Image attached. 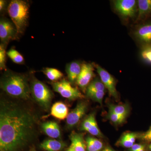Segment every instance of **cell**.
Listing matches in <instances>:
<instances>
[{
  "mask_svg": "<svg viewBox=\"0 0 151 151\" xmlns=\"http://www.w3.org/2000/svg\"><path fill=\"white\" fill-rule=\"evenodd\" d=\"M149 131H150V132H151V129L150 130H149Z\"/></svg>",
  "mask_w": 151,
  "mask_h": 151,
  "instance_id": "8d00e7d4",
  "label": "cell"
},
{
  "mask_svg": "<svg viewBox=\"0 0 151 151\" xmlns=\"http://www.w3.org/2000/svg\"><path fill=\"white\" fill-rule=\"evenodd\" d=\"M66 145L65 143L55 139L46 140L40 145L41 148L47 151H59L63 150Z\"/></svg>",
  "mask_w": 151,
  "mask_h": 151,
  "instance_id": "ac0fdd59",
  "label": "cell"
},
{
  "mask_svg": "<svg viewBox=\"0 0 151 151\" xmlns=\"http://www.w3.org/2000/svg\"><path fill=\"white\" fill-rule=\"evenodd\" d=\"M149 149L151 151V144L150 145V146H149Z\"/></svg>",
  "mask_w": 151,
  "mask_h": 151,
  "instance_id": "836d02e7",
  "label": "cell"
},
{
  "mask_svg": "<svg viewBox=\"0 0 151 151\" xmlns=\"http://www.w3.org/2000/svg\"><path fill=\"white\" fill-rule=\"evenodd\" d=\"M138 151H145V149L144 148L141 149L140 150Z\"/></svg>",
  "mask_w": 151,
  "mask_h": 151,
  "instance_id": "e575fe53",
  "label": "cell"
},
{
  "mask_svg": "<svg viewBox=\"0 0 151 151\" xmlns=\"http://www.w3.org/2000/svg\"><path fill=\"white\" fill-rule=\"evenodd\" d=\"M18 35L17 28L13 23L6 18L0 20V39L1 43L5 45L11 40L15 39Z\"/></svg>",
  "mask_w": 151,
  "mask_h": 151,
  "instance_id": "ba28073f",
  "label": "cell"
},
{
  "mask_svg": "<svg viewBox=\"0 0 151 151\" xmlns=\"http://www.w3.org/2000/svg\"><path fill=\"white\" fill-rule=\"evenodd\" d=\"M43 72L50 80L55 81L63 76V74L56 68H46L43 70Z\"/></svg>",
  "mask_w": 151,
  "mask_h": 151,
  "instance_id": "7402d4cb",
  "label": "cell"
},
{
  "mask_svg": "<svg viewBox=\"0 0 151 151\" xmlns=\"http://www.w3.org/2000/svg\"><path fill=\"white\" fill-rule=\"evenodd\" d=\"M100 151H115L114 150H112L111 148H105L103 150Z\"/></svg>",
  "mask_w": 151,
  "mask_h": 151,
  "instance_id": "1f68e13d",
  "label": "cell"
},
{
  "mask_svg": "<svg viewBox=\"0 0 151 151\" xmlns=\"http://www.w3.org/2000/svg\"><path fill=\"white\" fill-rule=\"evenodd\" d=\"M137 137V135L134 133L125 134L120 140V145L125 147L131 148L134 145Z\"/></svg>",
  "mask_w": 151,
  "mask_h": 151,
  "instance_id": "ffe728a7",
  "label": "cell"
},
{
  "mask_svg": "<svg viewBox=\"0 0 151 151\" xmlns=\"http://www.w3.org/2000/svg\"><path fill=\"white\" fill-rule=\"evenodd\" d=\"M1 88L14 98L29 100L30 86L26 76L12 71H6L1 79Z\"/></svg>",
  "mask_w": 151,
  "mask_h": 151,
  "instance_id": "7a4b0ae2",
  "label": "cell"
},
{
  "mask_svg": "<svg viewBox=\"0 0 151 151\" xmlns=\"http://www.w3.org/2000/svg\"><path fill=\"white\" fill-rule=\"evenodd\" d=\"M31 94L44 110H48L53 97L51 90L44 83L36 78L32 79L30 83Z\"/></svg>",
  "mask_w": 151,
  "mask_h": 151,
  "instance_id": "277c9868",
  "label": "cell"
},
{
  "mask_svg": "<svg viewBox=\"0 0 151 151\" xmlns=\"http://www.w3.org/2000/svg\"><path fill=\"white\" fill-rule=\"evenodd\" d=\"M143 139L151 141V132L149 131L142 136Z\"/></svg>",
  "mask_w": 151,
  "mask_h": 151,
  "instance_id": "f546056e",
  "label": "cell"
},
{
  "mask_svg": "<svg viewBox=\"0 0 151 151\" xmlns=\"http://www.w3.org/2000/svg\"><path fill=\"white\" fill-rule=\"evenodd\" d=\"M29 9V4L26 1L13 0L9 4L8 12L18 34L22 33L27 26Z\"/></svg>",
  "mask_w": 151,
  "mask_h": 151,
  "instance_id": "3957f363",
  "label": "cell"
},
{
  "mask_svg": "<svg viewBox=\"0 0 151 151\" xmlns=\"http://www.w3.org/2000/svg\"><path fill=\"white\" fill-rule=\"evenodd\" d=\"M71 141L70 147L74 151H86V146L85 145L82 134L74 132L70 135Z\"/></svg>",
  "mask_w": 151,
  "mask_h": 151,
  "instance_id": "e0dca14e",
  "label": "cell"
},
{
  "mask_svg": "<svg viewBox=\"0 0 151 151\" xmlns=\"http://www.w3.org/2000/svg\"><path fill=\"white\" fill-rule=\"evenodd\" d=\"M82 65V64L80 61L77 60L72 61L66 65L65 70L68 78L70 83L76 82L78 76L81 72Z\"/></svg>",
  "mask_w": 151,
  "mask_h": 151,
  "instance_id": "5bb4252c",
  "label": "cell"
},
{
  "mask_svg": "<svg viewBox=\"0 0 151 151\" xmlns=\"http://www.w3.org/2000/svg\"><path fill=\"white\" fill-rule=\"evenodd\" d=\"M94 65L97 69V73L100 76V80L104 84L105 88L108 90L109 94L114 98H118V92L116 88V81L113 76L100 65L97 64H94Z\"/></svg>",
  "mask_w": 151,
  "mask_h": 151,
  "instance_id": "9c48e42d",
  "label": "cell"
},
{
  "mask_svg": "<svg viewBox=\"0 0 151 151\" xmlns=\"http://www.w3.org/2000/svg\"><path fill=\"white\" fill-rule=\"evenodd\" d=\"M130 148V151H138L141 149L144 148V146L140 144H134Z\"/></svg>",
  "mask_w": 151,
  "mask_h": 151,
  "instance_id": "f1b7e54d",
  "label": "cell"
},
{
  "mask_svg": "<svg viewBox=\"0 0 151 151\" xmlns=\"http://www.w3.org/2000/svg\"><path fill=\"white\" fill-rule=\"evenodd\" d=\"M86 141L87 151H100L103 149V143L96 138L87 137Z\"/></svg>",
  "mask_w": 151,
  "mask_h": 151,
  "instance_id": "d6986e66",
  "label": "cell"
},
{
  "mask_svg": "<svg viewBox=\"0 0 151 151\" xmlns=\"http://www.w3.org/2000/svg\"><path fill=\"white\" fill-rule=\"evenodd\" d=\"M6 60L5 45L1 43L0 45V69L1 70L6 69Z\"/></svg>",
  "mask_w": 151,
  "mask_h": 151,
  "instance_id": "83f0119b",
  "label": "cell"
},
{
  "mask_svg": "<svg viewBox=\"0 0 151 151\" xmlns=\"http://www.w3.org/2000/svg\"><path fill=\"white\" fill-rule=\"evenodd\" d=\"M30 151H36L35 150H31Z\"/></svg>",
  "mask_w": 151,
  "mask_h": 151,
  "instance_id": "d590c367",
  "label": "cell"
},
{
  "mask_svg": "<svg viewBox=\"0 0 151 151\" xmlns=\"http://www.w3.org/2000/svg\"><path fill=\"white\" fill-rule=\"evenodd\" d=\"M140 55L145 62L151 64V45L141 47Z\"/></svg>",
  "mask_w": 151,
  "mask_h": 151,
  "instance_id": "d4e9b609",
  "label": "cell"
},
{
  "mask_svg": "<svg viewBox=\"0 0 151 151\" xmlns=\"http://www.w3.org/2000/svg\"><path fill=\"white\" fill-rule=\"evenodd\" d=\"M67 151H74L73 149H72V148L71 147H70L68 149Z\"/></svg>",
  "mask_w": 151,
  "mask_h": 151,
  "instance_id": "d6a6232c",
  "label": "cell"
},
{
  "mask_svg": "<svg viewBox=\"0 0 151 151\" xmlns=\"http://www.w3.org/2000/svg\"><path fill=\"white\" fill-rule=\"evenodd\" d=\"M108 116L109 119L111 120V122L116 124H122L124 122L126 118L124 116L116 114L110 110H109Z\"/></svg>",
  "mask_w": 151,
  "mask_h": 151,
  "instance_id": "4316f807",
  "label": "cell"
},
{
  "mask_svg": "<svg viewBox=\"0 0 151 151\" xmlns=\"http://www.w3.org/2000/svg\"><path fill=\"white\" fill-rule=\"evenodd\" d=\"M105 94V91H100L87 93H86V95L87 97L91 98L94 101L98 102L100 104H102Z\"/></svg>",
  "mask_w": 151,
  "mask_h": 151,
  "instance_id": "484cf974",
  "label": "cell"
},
{
  "mask_svg": "<svg viewBox=\"0 0 151 151\" xmlns=\"http://www.w3.org/2000/svg\"><path fill=\"white\" fill-rule=\"evenodd\" d=\"M131 35L141 48L151 45V18L135 24L131 29Z\"/></svg>",
  "mask_w": 151,
  "mask_h": 151,
  "instance_id": "8992f818",
  "label": "cell"
},
{
  "mask_svg": "<svg viewBox=\"0 0 151 151\" xmlns=\"http://www.w3.org/2000/svg\"><path fill=\"white\" fill-rule=\"evenodd\" d=\"M81 130L89 132L93 136L100 137L103 136L97 125L94 113L90 114L84 119L81 123Z\"/></svg>",
  "mask_w": 151,
  "mask_h": 151,
  "instance_id": "7c38bea8",
  "label": "cell"
},
{
  "mask_svg": "<svg viewBox=\"0 0 151 151\" xmlns=\"http://www.w3.org/2000/svg\"><path fill=\"white\" fill-rule=\"evenodd\" d=\"M109 110L125 117H127L129 113V109L126 105H111L109 106Z\"/></svg>",
  "mask_w": 151,
  "mask_h": 151,
  "instance_id": "cb8c5ba5",
  "label": "cell"
},
{
  "mask_svg": "<svg viewBox=\"0 0 151 151\" xmlns=\"http://www.w3.org/2000/svg\"><path fill=\"white\" fill-rule=\"evenodd\" d=\"M41 128L44 132L50 137L56 139L60 137V129L56 122H44L41 124Z\"/></svg>",
  "mask_w": 151,
  "mask_h": 151,
  "instance_id": "2e32d148",
  "label": "cell"
},
{
  "mask_svg": "<svg viewBox=\"0 0 151 151\" xmlns=\"http://www.w3.org/2000/svg\"><path fill=\"white\" fill-rule=\"evenodd\" d=\"M6 5V1H4V0L0 1V11L1 12H2L5 9Z\"/></svg>",
  "mask_w": 151,
  "mask_h": 151,
  "instance_id": "4dcf8cb0",
  "label": "cell"
},
{
  "mask_svg": "<svg viewBox=\"0 0 151 151\" xmlns=\"http://www.w3.org/2000/svg\"><path fill=\"white\" fill-rule=\"evenodd\" d=\"M52 85L55 92L69 100H73L84 97L77 88L72 87L70 82L65 79L53 82Z\"/></svg>",
  "mask_w": 151,
  "mask_h": 151,
  "instance_id": "52a82bcc",
  "label": "cell"
},
{
  "mask_svg": "<svg viewBox=\"0 0 151 151\" xmlns=\"http://www.w3.org/2000/svg\"><path fill=\"white\" fill-rule=\"evenodd\" d=\"M94 65L91 63L82 64L80 74L77 78L76 83L83 90L86 89L90 81L94 77Z\"/></svg>",
  "mask_w": 151,
  "mask_h": 151,
  "instance_id": "30bf717a",
  "label": "cell"
},
{
  "mask_svg": "<svg viewBox=\"0 0 151 151\" xmlns=\"http://www.w3.org/2000/svg\"><path fill=\"white\" fill-rule=\"evenodd\" d=\"M87 106L86 103L81 102L78 103L76 107L68 113L66 118V124L69 129L76 126L85 115Z\"/></svg>",
  "mask_w": 151,
  "mask_h": 151,
  "instance_id": "8fae6325",
  "label": "cell"
},
{
  "mask_svg": "<svg viewBox=\"0 0 151 151\" xmlns=\"http://www.w3.org/2000/svg\"><path fill=\"white\" fill-rule=\"evenodd\" d=\"M7 55L15 63L23 64L24 63L23 57L16 50L11 49L7 52Z\"/></svg>",
  "mask_w": 151,
  "mask_h": 151,
  "instance_id": "603a6c76",
  "label": "cell"
},
{
  "mask_svg": "<svg viewBox=\"0 0 151 151\" xmlns=\"http://www.w3.org/2000/svg\"><path fill=\"white\" fill-rule=\"evenodd\" d=\"M138 6L137 17L135 24L151 18V0H138Z\"/></svg>",
  "mask_w": 151,
  "mask_h": 151,
  "instance_id": "4fadbf2b",
  "label": "cell"
},
{
  "mask_svg": "<svg viewBox=\"0 0 151 151\" xmlns=\"http://www.w3.org/2000/svg\"><path fill=\"white\" fill-rule=\"evenodd\" d=\"M35 113L21 103L1 100L0 151H21L37 134Z\"/></svg>",
  "mask_w": 151,
  "mask_h": 151,
  "instance_id": "6da1fadb",
  "label": "cell"
},
{
  "mask_svg": "<svg viewBox=\"0 0 151 151\" xmlns=\"http://www.w3.org/2000/svg\"><path fill=\"white\" fill-rule=\"evenodd\" d=\"M105 86L98 78L94 79L89 84L86 89V93L100 91H105Z\"/></svg>",
  "mask_w": 151,
  "mask_h": 151,
  "instance_id": "44dd1931",
  "label": "cell"
},
{
  "mask_svg": "<svg viewBox=\"0 0 151 151\" xmlns=\"http://www.w3.org/2000/svg\"><path fill=\"white\" fill-rule=\"evenodd\" d=\"M68 114L67 106L62 102H57L51 107L50 115L56 119L63 120L66 119Z\"/></svg>",
  "mask_w": 151,
  "mask_h": 151,
  "instance_id": "9a60e30c",
  "label": "cell"
},
{
  "mask_svg": "<svg viewBox=\"0 0 151 151\" xmlns=\"http://www.w3.org/2000/svg\"><path fill=\"white\" fill-rule=\"evenodd\" d=\"M114 10L125 22H135L138 12V1L115 0L112 1Z\"/></svg>",
  "mask_w": 151,
  "mask_h": 151,
  "instance_id": "5b68a950",
  "label": "cell"
}]
</instances>
